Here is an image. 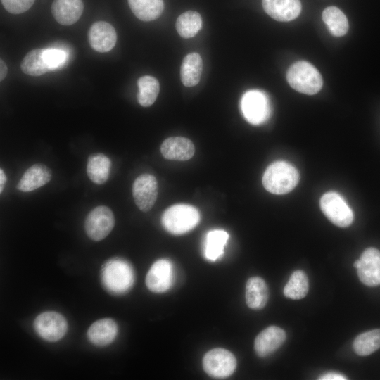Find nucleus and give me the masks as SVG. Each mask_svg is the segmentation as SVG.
Masks as SVG:
<instances>
[{
  "label": "nucleus",
  "mask_w": 380,
  "mask_h": 380,
  "mask_svg": "<svg viewBox=\"0 0 380 380\" xmlns=\"http://www.w3.org/2000/svg\"><path fill=\"white\" fill-rule=\"evenodd\" d=\"M135 16L142 21H151L159 18L163 11V0H128Z\"/></svg>",
  "instance_id": "23"
},
{
  "label": "nucleus",
  "mask_w": 380,
  "mask_h": 380,
  "mask_svg": "<svg viewBox=\"0 0 380 380\" xmlns=\"http://www.w3.org/2000/svg\"><path fill=\"white\" fill-rule=\"evenodd\" d=\"M229 239L228 233L222 229L208 232L204 243V255L208 260L215 261L224 253V248Z\"/></svg>",
  "instance_id": "24"
},
{
  "label": "nucleus",
  "mask_w": 380,
  "mask_h": 380,
  "mask_svg": "<svg viewBox=\"0 0 380 380\" xmlns=\"http://www.w3.org/2000/svg\"><path fill=\"white\" fill-rule=\"evenodd\" d=\"M160 152L166 159L184 161L193 157L195 148L190 139L174 137L164 140L160 146Z\"/></svg>",
  "instance_id": "16"
},
{
  "label": "nucleus",
  "mask_w": 380,
  "mask_h": 380,
  "mask_svg": "<svg viewBox=\"0 0 380 380\" xmlns=\"http://www.w3.org/2000/svg\"><path fill=\"white\" fill-rule=\"evenodd\" d=\"M202 27L201 15L193 11L182 13L176 21V29L179 34L184 38L194 37Z\"/></svg>",
  "instance_id": "28"
},
{
  "label": "nucleus",
  "mask_w": 380,
  "mask_h": 380,
  "mask_svg": "<svg viewBox=\"0 0 380 380\" xmlns=\"http://www.w3.org/2000/svg\"><path fill=\"white\" fill-rule=\"evenodd\" d=\"M203 62L197 53L187 54L183 59L180 68L182 84L188 87L196 85L201 79Z\"/></svg>",
  "instance_id": "22"
},
{
  "label": "nucleus",
  "mask_w": 380,
  "mask_h": 380,
  "mask_svg": "<svg viewBox=\"0 0 380 380\" xmlns=\"http://www.w3.org/2000/svg\"><path fill=\"white\" fill-rule=\"evenodd\" d=\"M139 92L137 100L143 107L151 106L159 94L160 84L158 80L150 75H144L137 81Z\"/></svg>",
  "instance_id": "26"
},
{
  "label": "nucleus",
  "mask_w": 380,
  "mask_h": 380,
  "mask_svg": "<svg viewBox=\"0 0 380 380\" xmlns=\"http://www.w3.org/2000/svg\"><path fill=\"white\" fill-rule=\"evenodd\" d=\"M245 296L250 308L260 310L264 308L269 297L265 281L259 277H251L246 282Z\"/></svg>",
  "instance_id": "20"
},
{
  "label": "nucleus",
  "mask_w": 380,
  "mask_h": 380,
  "mask_svg": "<svg viewBox=\"0 0 380 380\" xmlns=\"http://www.w3.org/2000/svg\"><path fill=\"white\" fill-rule=\"evenodd\" d=\"M43 56L50 71L62 67L66 60V53L59 49H44Z\"/></svg>",
  "instance_id": "31"
},
{
  "label": "nucleus",
  "mask_w": 380,
  "mask_h": 380,
  "mask_svg": "<svg viewBox=\"0 0 380 380\" xmlns=\"http://www.w3.org/2000/svg\"><path fill=\"white\" fill-rule=\"evenodd\" d=\"M289 85L298 92L313 95L322 89L321 74L311 63L300 61L292 64L286 73Z\"/></svg>",
  "instance_id": "3"
},
{
  "label": "nucleus",
  "mask_w": 380,
  "mask_h": 380,
  "mask_svg": "<svg viewBox=\"0 0 380 380\" xmlns=\"http://www.w3.org/2000/svg\"><path fill=\"white\" fill-rule=\"evenodd\" d=\"M353 348L355 352L361 356L369 355L380 348V329L358 335L353 342Z\"/></svg>",
  "instance_id": "30"
},
{
  "label": "nucleus",
  "mask_w": 380,
  "mask_h": 380,
  "mask_svg": "<svg viewBox=\"0 0 380 380\" xmlns=\"http://www.w3.org/2000/svg\"><path fill=\"white\" fill-rule=\"evenodd\" d=\"M203 367L209 376L222 379L234 373L236 360L230 351L224 348H214L204 355Z\"/></svg>",
  "instance_id": "8"
},
{
  "label": "nucleus",
  "mask_w": 380,
  "mask_h": 380,
  "mask_svg": "<svg viewBox=\"0 0 380 380\" xmlns=\"http://www.w3.org/2000/svg\"><path fill=\"white\" fill-rule=\"evenodd\" d=\"M52 172L49 167L42 163L30 166L23 174L17 184L22 192H30L39 189L50 182Z\"/></svg>",
  "instance_id": "17"
},
{
  "label": "nucleus",
  "mask_w": 380,
  "mask_h": 380,
  "mask_svg": "<svg viewBox=\"0 0 380 380\" xmlns=\"http://www.w3.org/2000/svg\"><path fill=\"white\" fill-rule=\"evenodd\" d=\"M34 328L44 340L56 342L65 335L68 324L61 314L54 311H46L35 318Z\"/></svg>",
  "instance_id": "9"
},
{
  "label": "nucleus",
  "mask_w": 380,
  "mask_h": 380,
  "mask_svg": "<svg viewBox=\"0 0 380 380\" xmlns=\"http://www.w3.org/2000/svg\"><path fill=\"white\" fill-rule=\"evenodd\" d=\"M353 266L357 270V275L365 285H380V251L375 248L365 249Z\"/></svg>",
  "instance_id": "10"
},
{
  "label": "nucleus",
  "mask_w": 380,
  "mask_h": 380,
  "mask_svg": "<svg viewBox=\"0 0 380 380\" xmlns=\"http://www.w3.org/2000/svg\"><path fill=\"white\" fill-rule=\"evenodd\" d=\"M285 340L286 333L282 329L277 326H270L256 336L254 349L259 357H264L276 351Z\"/></svg>",
  "instance_id": "14"
},
{
  "label": "nucleus",
  "mask_w": 380,
  "mask_h": 380,
  "mask_svg": "<svg viewBox=\"0 0 380 380\" xmlns=\"http://www.w3.org/2000/svg\"><path fill=\"white\" fill-rule=\"evenodd\" d=\"M347 378L338 373L328 372L320 376L319 379L320 380H344Z\"/></svg>",
  "instance_id": "33"
},
{
  "label": "nucleus",
  "mask_w": 380,
  "mask_h": 380,
  "mask_svg": "<svg viewBox=\"0 0 380 380\" xmlns=\"http://www.w3.org/2000/svg\"><path fill=\"white\" fill-rule=\"evenodd\" d=\"M158 193V182L153 175L143 174L134 180L132 194L135 204L140 210H150L156 201Z\"/></svg>",
  "instance_id": "11"
},
{
  "label": "nucleus",
  "mask_w": 380,
  "mask_h": 380,
  "mask_svg": "<svg viewBox=\"0 0 380 380\" xmlns=\"http://www.w3.org/2000/svg\"><path fill=\"white\" fill-rule=\"evenodd\" d=\"M35 0H1L4 8L11 13L20 14L27 11Z\"/></svg>",
  "instance_id": "32"
},
{
  "label": "nucleus",
  "mask_w": 380,
  "mask_h": 380,
  "mask_svg": "<svg viewBox=\"0 0 380 380\" xmlns=\"http://www.w3.org/2000/svg\"><path fill=\"white\" fill-rule=\"evenodd\" d=\"M200 220V213L195 207L188 204H177L164 212L162 224L168 232L178 235L193 229Z\"/></svg>",
  "instance_id": "4"
},
{
  "label": "nucleus",
  "mask_w": 380,
  "mask_h": 380,
  "mask_svg": "<svg viewBox=\"0 0 380 380\" xmlns=\"http://www.w3.org/2000/svg\"><path fill=\"white\" fill-rule=\"evenodd\" d=\"M308 290L309 283L306 274L302 270H296L284 286V294L289 298L298 300L303 298Z\"/></svg>",
  "instance_id": "29"
},
{
  "label": "nucleus",
  "mask_w": 380,
  "mask_h": 380,
  "mask_svg": "<svg viewBox=\"0 0 380 380\" xmlns=\"http://www.w3.org/2000/svg\"><path fill=\"white\" fill-rule=\"evenodd\" d=\"M90 46L100 53L110 51L115 46L117 34L115 28L108 23L98 21L94 23L88 32Z\"/></svg>",
  "instance_id": "13"
},
{
  "label": "nucleus",
  "mask_w": 380,
  "mask_h": 380,
  "mask_svg": "<svg viewBox=\"0 0 380 380\" xmlns=\"http://www.w3.org/2000/svg\"><path fill=\"white\" fill-rule=\"evenodd\" d=\"M6 180H7L6 175L4 171L3 170V169L1 168L0 169V192L1 193H2L4 189Z\"/></svg>",
  "instance_id": "35"
},
{
  "label": "nucleus",
  "mask_w": 380,
  "mask_h": 380,
  "mask_svg": "<svg viewBox=\"0 0 380 380\" xmlns=\"http://www.w3.org/2000/svg\"><path fill=\"white\" fill-rule=\"evenodd\" d=\"M118 334V326L110 318L94 322L87 331L89 340L95 346H106L111 343Z\"/></svg>",
  "instance_id": "19"
},
{
  "label": "nucleus",
  "mask_w": 380,
  "mask_h": 380,
  "mask_svg": "<svg viewBox=\"0 0 380 380\" xmlns=\"http://www.w3.org/2000/svg\"><path fill=\"white\" fill-rule=\"evenodd\" d=\"M8 72L7 65L5 62L1 59L0 60V80L2 81L6 76Z\"/></svg>",
  "instance_id": "34"
},
{
  "label": "nucleus",
  "mask_w": 380,
  "mask_h": 380,
  "mask_svg": "<svg viewBox=\"0 0 380 380\" xmlns=\"http://www.w3.org/2000/svg\"><path fill=\"white\" fill-rule=\"evenodd\" d=\"M44 49H34L29 51L20 63L21 70L30 76H40L50 71L44 61Z\"/></svg>",
  "instance_id": "27"
},
{
  "label": "nucleus",
  "mask_w": 380,
  "mask_h": 380,
  "mask_svg": "<svg viewBox=\"0 0 380 380\" xmlns=\"http://www.w3.org/2000/svg\"><path fill=\"white\" fill-rule=\"evenodd\" d=\"M320 208L324 215L338 227H348L353 221V210L336 192L324 194L320 198Z\"/></svg>",
  "instance_id": "6"
},
{
  "label": "nucleus",
  "mask_w": 380,
  "mask_h": 380,
  "mask_svg": "<svg viewBox=\"0 0 380 380\" xmlns=\"http://www.w3.org/2000/svg\"><path fill=\"white\" fill-rule=\"evenodd\" d=\"M173 277L171 262L166 259H160L151 265L147 272L146 284L152 292L163 293L172 286Z\"/></svg>",
  "instance_id": "12"
},
{
  "label": "nucleus",
  "mask_w": 380,
  "mask_h": 380,
  "mask_svg": "<svg viewBox=\"0 0 380 380\" xmlns=\"http://www.w3.org/2000/svg\"><path fill=\"white\" fill-rule=\"evenodd\" d=\"M262 7L271 18L281 22L294 20L301 11L300 0H262Z\"/></svg>",
  "instance_id": "15"
},
{
  "label": "nucleus",
  "mask_w": 380,
  "mask_h": 380,
  "mask_svg": "<svg viewBox=\"0 0 380 380\" xmlns=\"http://www.w3.org/2000/svg\"><path fill=\"white\" fill-rule=\"evenodd\" d=\"M83 8L82 0H54L51 6V12L59 24L71 25L79 20Z\"/></svg>",
  "instance_id": "18"
},
{
  "label": "nucleus",
  "mask_w": 380,
  "mask_h": 380,
  "mask_svg": "<svg viewBox=\"0 0 380 380\" xmlns=\"http://www.w3.org/2000/svg\"><path fill=\"white\" fill-rule=\"evenodd\" d=\"M241 110L249 123L260 125L267 120L271 114L269 98L260 90H249L241 98Z\"/></svg>",
  "instance_id": "5"
},
{
  "label": "nucleus",
  "mask_w": 380,
  "mask_h": 380,
  "mask_svg": "<svg viewBox=\"0 0 380 380\" xmlns=\"http://www.w3.org/2000/svg\"><path fill=\"white\" fill-rule=\"evenodd\" d=\"M299 181L296 168L286 161H276L270 165L262 177L265 189L274 194H285L293 190Z\"/></svg>",
  "instance_id": "2"
},
{
  "label": "nucleus",
  "mask_w": 380,
  "mask_h": 380,
  "mask_svg": "<svg viewBox=\"0 0 380 380\" xmlns=\"http://www.w3.org/2000/svg\"><path fill=\"white\" fill-rule=\"evenodd\" d=\"M110 167V158L102 153H92L87 159V173L90 180L96 184H102L108 180Z\"/></svg>",
  "instance_id": "21"
},
{
  "label": "nucleus",
  "mask_w": 380,
  "mask_h": 380,
  "mask_svg": "<svg viewBox=\"0 0 380 380\" xmlns=\"http://www.w3.org/2000/svg\"><path fill=\"white\" fill-rule=\"evenodd\" d=\"M322 20L329 32L335 37H341L348 30V21L345 14L337 7L329 6L322 12Z\"/></svg>",
  "instance_id": "25"
},
{
  "label": "nucleus",
  "mask_w": 380,
  "mask_h": 380,
  "mask_svg": "<svg viewBox=\"0 0 380 380\" xmlns=\"http://www.w3.org/2000/svg\"><path fill=\"white\" fill-rule=\"evenodd\" d=\"M101 279L104 288L110 293L120 295L128 291L134 281L131 265L124 259L108 260L102 267Z\"/></svg>",
  "instance_id": "1"
},
{
  "label": "nucleus",
  "mask_w": 380,
  "mask_h": 380,
  "mask_svg": "<svg viewBox=\"0 0 380 380\" xmlns=\"http://www.w3.org/2000/svg\"><path fill=\"white\" fill-rule=\"evenodd\" d=\"M115 225L113 211L106 205H99L87 215L84 222V229L89 239L99 241L105 239Z\"/></svg>",
  "instance_id": "7"
}]
</instances>
